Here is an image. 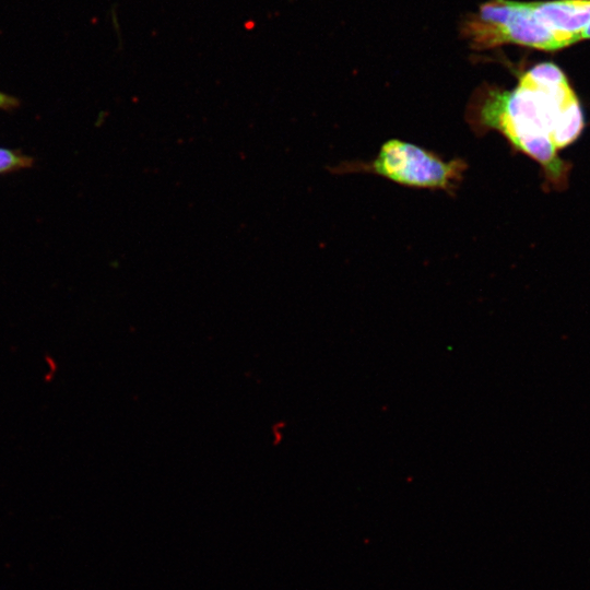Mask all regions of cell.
<instances>
[{
  "instance_id": "52a82bcc",
  "label": "cell",
  "mask_w": 590,
  "mask_h": 590,
  "mask_svg": "<svg viewBox=\"0 0 590 590\" xmlns=\"http://www.w3.org/2000/svg\"><path fill=\"white\" fill-rule=\"evenodd\" d=\"M583 38H590V23L588 24V26L583 30L581 34V39Z\"/></svg>"
},
{
  "instance_id": "277c9868",
  "label": "cell",
  "mask_w": 590,
  "mask_h": 590,
  "mask_svg": "<svg viewBox=\"0 0 590 590\" xmlns=\"http://www.w3.org/2000/svg\"><path fill=\"white\" fill-rule=\"evenodd\" d=\"M538 19L569 45L581 39L590 23V0L532 2Z\"/></svg>"
},
{
  "instance_id": "7a4b0ae2",
  "label": "cell",
  "mask_w": 590,
  "mask_h": 590,
  "mask_svg": "<svg viewBox=\"0 0 590 590\" xmlns=\"http://www.w3.org/2000/svg\"><path fill=\"white\" fill-rule=\"evenodd\" d=\"M467 165L461 160L442 161L435 154L405 141L392 139L382 144L366 172L394 182L429 189H453Z\"/></svg>"
},
{
  "instance_id": "5b68a950",
  "label": "cell",
  "mask_w": 590,
  "mask_h": 590,
  "mask_svg": "<svg viewBox=\"0 0 590 590\" xmlns=\"http://www.w3.org/2000/svg\"><path fill=\"white\" fill-rule=\"evenodd\" d=\"M34 160L17 151L0 148V174L28 168Z\"/></svg>"
},
{
  "instance_id": "3957f363",
  "label": "cell",
  "mask_w": 590,
  "mask_h": 590,
  "mask_svg": "<svg viewBox=\"0 0 590 590\" xmlns=\"http://www.w3.org/2000/svg\"><path fill=\"white\" fill-rule=\"evenodd\" d=\"M464 36L475 48H492L502 44H518L542 50H555L569 44L551 31L534 14L532 2L512 1L507 21L497 26L482 25L472 19L465 22Z\"/></svg>"
},
{
  "instance_id": "6da1fadb",
  "label": "cell",
  "mask_w": 590,
  "mask_h": 590,
  "mask_svg": "<svg viewBox=\"0 0 590 590\" xmlns=\"http://www.w3.org/2000/svg\"><path fill=\"white\" fill-rule=\"evenodd\" d=\"M472 117L496 129L552 175H558L556 150L571 143L583 127L578 99L563 71L544 62L523 73L512 91L482 92Z\"/></svg>"
},
{
  "instance_id": "8992f818",
  "label": "cell",
  "mask_w": 590,
  "mask_h": 590,
  "mask_svg": "<svg viewBox=\"0 0 590 590\" xmlns=\"http://www.w3.org/2000/svg\"><path fill=\"white\" fill-rule=\"evenodd\" d=\"M19 106V99L0 92V108L10 110Z\"/></svg>"
}]
</instances>
